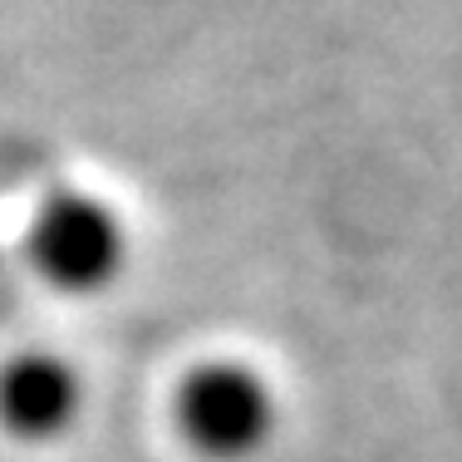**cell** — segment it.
<instances>
[{
    "mask_svg": "<svg viewBox=\"0 0 462 462\" xmlns=\"http://www.w3.org/2000/svg\"><path fill=\"white\" fill-rule=\"evenodd\" d=\"M30 261L50 285L74 295L104 291L108 281L124 271L128 261V226L114 202L98 192H79L64 187L40 202L35 222H30Z\"/></svg>",
    "mask_w": 462,
    "mask_h": 462,
    "instance_id": "1",
    "label": "cell"
},
{
    "mask_svg": "<svg viewBox=\"0 0 462 462\" xmlns=\"http://www.w3.org/2000/svg\"><path fill=\"white\" fill-rule=\"evenodd\" d=\"M178 423L202 457H251L276 428V393L251 365L217 359L187 374L178 389Z\"/></svg>",
    "mask_w": 462,
    "mask_h": 462,
    "instance_id": "2",
    "label": "cell"
},
{
    "mask_svg": "<svg viewBox=\"0 0 462 462\" xmlns=\"http://www.w3.org/2000/svg\"><path fill=\"white\" fill-rule=\"evenodd\" d=\"M84 379L64 355L30 349L0 369V428L25 443H54L79 423Z\"/></svg>",
    "mask_w": 462,
    "mask_h": 462,
    "instance_id": "3",
    "label": "cell"
}]
</instances>
